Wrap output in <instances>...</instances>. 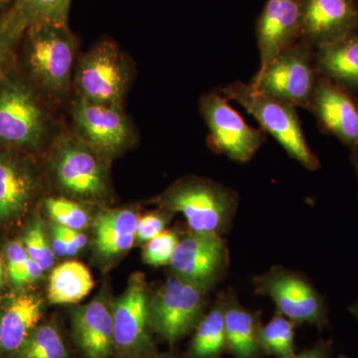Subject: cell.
Here are the masks:
<instances>
[{"label": "cell", "instance_id": "9c48e42d", "mask_svg": "<svg viewBox=\"0 0 358 358\" xmlns=\"http://www.w3.org/2000/svg\"><path fill=\"white\" fill-rule=\"evenodd\" d=\"M150 294L145 275L136 272L114 300L115 358H152L159 353L150 320Z\"/></svg>", "mask_w": 358, "mask_h": 358}, {"label": "cell", "instance_id": "7bdbcfd3", "mask_svg": "<svg viewBox=\"0 0 358 358\" xmlns=\"http://www.w3.org/2000/svg\"><path fill=\"white\" fill-rule=\"evenodd\" d=\"M355 99H357V102H358V93L357 94V95H355Z\"/></svg>", "mask_w": 358, "mask_h": 358}, {"label": "cell", "instance_id": "e0dca14e", "mask_svg": "<svg viewBox=\"0 0 358 358\" xmlns=\"http://www.w3.org/2000/svg\"><path fill=\"white\" fill-rule=\"evenodd\" d=\"M138 212L134 208L99 207L92 219L93 255L103 270L114 267L136 243Z\"/></svg>", "mask_w": 358, "mask_h": 358}, {"label": "cell", "instance_id": "d4e9b609", "mask_svg": "<svg viewBox=\"0 0 358 358\" xmlns=\"http://www.w3.org/2000/svg\"><path fill=\"white\" fill-rule=\"evenodd\" d=\"M13 358H75L62 329L55 320L41 322Z\"/></svg>", "mask_w": 358, "mask_h": 358}, {"label": "cell", "instance_id": "b9f144b4", "mask_svg": "<svg viewBox=\"0 0 358 358\" xmlns=\"http://www.w3.org/2000/svg\"><path fill=\"white\" fill-rule=\"evenodd\" d=\"M338 358H348V357L345 355H339Z\"/></svg>", "mask_w": 358, "mask_h": 358}, {"label": "cell", "instance_id": "9a60e30c", "mask_svg": "<svg viewBox=\"0 0 358 358\" xmlns=\"http://www.w3.org/2000/svg\"><path fill=\"white\" fill-rule=\"evenodd\" d=\"M357 32V0H301V40L313 48Z\"/></svg>", "mask_w": 358, "mask_h": 358}, {"label": "cell", "instance_id": "8d00e7d4", "mask_svg": "<svg viewBox=\"0 0 358 358\" xmlns=\"http://www.w3.org/2000/svg\"><path fill=\"white\" fill-rule=\"evenodd\" d=\"M152 358H187L185 353H180L176 352V350H169V352H159L157 353L155 357Z\"/></svg>", "mask_w": 358, "mask_h": 358}, {"label": "cell", "instance_id": "74e56055", "mask_svg": "<svg viewBox=\"0 0 358 358\" xmlns=\"http://www.w3.org/2000/svg\"><path fill=\"white\" fill-rule=\"evenodd\" d=\"M13 3L14 0H0V18L10 10Z\"/></svg>", "mask_w": 358, "mask_h": 358}, {"label": "cell", "instance_id": "f1b7e54d", "mask_svg": "<svg viewBox=\"0 0 358 358\" xmlns=\"http://www.w3.org/2000/svg\"><path fill=\"white\" fill-rule=\"evenodd\" d=\"M22 243L28 256L38 263L44 272L53 267L57 257L51 248L43 219L37 216L30 221L29 225L26 228Z\"/></svg>", "mask_w": 358, "mask_h": 358}, {"label": "cell", "instance_id": "f35d334b", "mask_svg": "<svg viewBox=\"0 0 358 358\" xmlns=\"http://www.w3.org/2000/svg\"><path fill=\"white\" fill-rule=\"evenodd\" d=\"M352 162L353 166H355V171H357L358 178V150H353L352 155Z\"/></svg>", "mask_w": 358, "mask_h": 358}, {"label": "cell", "instance_id": "3957f363", "mask_svg": "<svg viewBox=\"0 0 358 358\" xmlns=\"http://www.w3.org/2000/svg\"><path fill=\"white\" fill-rule=\"evenodd\" d=\"M219 91L228 100L237 102L253 115L261 129L270 134L292 159L308 171L320 169V159L306 140L296 112L298 108L264 95L251 84L243 82H234Z\"/></svg>", "mask_w": 358, "mask_h": 358}, {"label": "cell", "instance_id": "603a6c76", "mask_svg": "<svg viewBox=\"0 0 358 358\" xmlns=\"http://www.w3.org/2000/svg\"><path fill=\"white\" fill-rule=\"evenodd\" d=\"M185 355L187 358H223L227 355L222 294L199 320Z\"/></svg>", "mask_w": 358, "mask_h": 358}, {"label": "cell", "instance_id": "484cf974", "mask_svg": "<svg viewBox=\"0 0 358 358\" xmlns=\"http://www.w3.org/2000/svg\"><path fill=\"white\" fill-rule=\"evenodd\" d=\"M72 0H14L9 13L26 30L40 22L67 24Z\"/></svg>", "mask_w": 358, "mask_h": 358}, {"label": "cell", "instance_id": "ffe728a7", "mask_svg": "<svg viewBox=\"0 0 358 358\" xmlns=\"http://www.w3.org/2000/svg\"><path fill=\"white\" fill-rule=\"evenodd\" d=\"M221 294L227 355L232 358H265L260 343L263 313L243 307L233 289Z\"/></svg>", "mask_w": 358, "mask_h": 358}, {"label": "cell", "instance_id": "d590c367", "mask_svg": "<svg viewBox=\"0 0 358 358\" xmlns=\"http://www.w3.org/2000/svg\"><path fill=\"white\" fill-rule=\"evenodd\" d=\"M44 270L38 263L31 258H28L25 268V286L39 282L43 277Z\"/></svg>", "mask_w": 358, "mask_h": 358}, {"label": "cell", "instance_id": "5b68a950", "mask_svg": "<svg viewBox=\"0 0 358 358\" xmlns=\"http://www.w3.org/2000/svg\"><path fill=\"white\" fill-rule=\"evenodd\" d=\"M319 78L315 48L300 39L260 68L250 84L264 95L308 110Z\"/></svg>", "mask_w": 358, "mask_h": 358}, {"label": "cell", "instance_id": "4316f807", "mask_svg": "<svg viewBox=\"0 0 358 358\" xmlns=\"http://www.w3.org/2000/svg\"><path fill=\"white\" fill-rule=\"evenodd\" d=\"M296 327L291 320L275 312L261 329V348L266 357L293 358L296 355Z\"/></svg>", "mask_w": 358, "mask_h": 358}, {"label": "cell", "instance_id": "277c9868", "mask_svg": "<svg viewBox=\"0 0 358 358\" xmlns=\"http://www.w3.org/2000/svg\"><path fill=\"white\" fill-rule=\"evenodd\" d=\"M26 62L37 84L53 96L69 91L74 73L76 42L67 24L40 22L28 26Z\"/></svg>", "mask_w": 358, "mask_h": 358}, {"label": "cell", "instance_id": "8992f818", "mask_svg": "<svg viewBox=\"0 0 358 358\" xmlns=\"http://www.w3.org/2000/svg\"><path fill=\"white\" fill-rule=\"evenodd\" d=\"M208 293L171 274L150 294V310L155 336L173 348L194 331L207 310Z\"/></svg>", "mask_w": 358, "mask_h": 358}, {"label": "cell", "instance_id": "83f0119b", "mask_svg": "<svg viewBox=\"0 0 358 358\" xmlns=\"http://www.w3.org/2000/svg\"><path fill=\"white\" fill-rule=\"evenodd\" d=\"M44 210L50 222L69 229L84 231L92 224L89 205L68 197H48L44 200Z\"/></svg>", "mask_w": 358, "mask_h": 358}, {"label": "cell", "instance_id": "e575fe53", "mask_svg": "<svg viewBox=\"0 0 358 358\" xmlns=\"http://www.w3.org/2000/svg\"><path fill=\"white\" fill-rule=\"evenodd\" d=\"M49 231H50L49 241H50L51 248L53 250L55 256L57 258L67 257V246H66L64 238L59 230L58 225L52 223Z\"/></svg>", "mask_w": 358, "mask_h": 358}, {"label": "cell", "instance_id": "6da1fadb", "mask_svg": "<svg viewBox=\"0 0 358 358\" xmlns=\"http://www.w3.org/2000/svg\"><path fill=\"white\" fill-rule=\"evenodd\" d=\"M110 160L76 134H63L52 148L49 167L62 196L101 207L112 194Z\"/></svg>", "mask_w": 358, "mask_h": 358}, {"label": "cell", "instance_id": "5bb4252c", "mask_svg": "<svg viewBox=\"0 0 358 358\" xmlns=\"http://www.w3.org/2000/svg\"><path fill=\"white\" fill-rule=\"evenodd\" d=\"M114 300L102 288L89 303L71 310L70 338L81 358H115Z\"/></svg>", "mask_w": 358, "mask_h": 358}, {"label": "cell", "instance_id": "ac0fdd59", "mask_svg": "<svg viewBox=\"0 0 358 358\" xmlns=\"http://www.w3.org/2000/svg\"><path fill=\"white\" fill-rule=\"evenodd\" d=\"M301 0H267L257 20L260 68L301 39Z\"/></svg>", "mask_w": 358, "mask_h": 358}, {"label": "cell", "instance_id": "7a4b0ae2", "mask_svg": "<svg viewBox=\"0 0 358 358\" xmlns=\"http://www.w3.org/2000/svg\"><path fill=\"white\" fill-rule=\"evenodd\" d=\"M159 208L185 216L190 231L223 236L239 206L236 190L196 176H186L152 200Z\"/></svg>", "mask_w": 358, "mask_h": 358}, {"label": "cell", "instance_id": "2e32d148", "mask_svg": "<svg viewBox=\"0 0 358 358\" xmlns=\"http://www.w3.org/2000/svg\"><path fill=\"white\" fill-rule=\"evenodd\" d=\"M320 128L350 150H358V102L352 94L320 77L308 110Z\"/></svg>", "mask_w": 358, "mask_h": 358}, {"label": "cell", "instance_id": "1f68e13d", "mask_svg": "<svg viewBox=\"0 0 358 358\" xmlns=\"http://www.w3.org/2000/svg\"><path fill=\"white\" fill-rule=\"evenodd\" d=\"M173 212L159 208V210L148 212L138 219L136 233V244L145 245L155 236L166 230L167 224L171 222Z\"/></svg>", "mask_w": 358, "mask_h": 358}, {"label": "cell", "instance_id": "ab89813d", "mask_svg": "<svg viewBox=\"0 0 358 358\" xmlns=\"http://www.w3.org/2000/svg\"><path fill=\"white\" fill-rule=\"evenodd\" d=\"M348 310H350V312L352 315H355V319L358 320V301H355V303H352Z\"/></svg>", "mask_w": 358, "mask_h": 358}, {"label": "cell", "instance_id": "52a82bcc", "mask_svg": "<svg viewBox=\"0 0 358 358\" xmlns=\"http://www.w3.org/2000/svg\"><path fill=\"white\" fill-rule=\"evenodd\" d=\"M253 284L257 294L270 298L277 312L296 327L310 324L322 331L329 326L326 298L300 273L274 266L254 277Z\"/></svg>", "mask_w": 358, "mask_h": 358}, {"label": "cell", "instance_id": "30bf717a", "mask_svg": "<svg viewBox=\"0 0 358 358\" xmlns=\"http://www.w3.org/2000/svg\"><path fill=\"white\" fill-rule=\"evenodd\" d=\"M48 134V121L34 92L25 83L0 80V145L36 150Z\"/></svg>", "mask_w": 358, "mask_h": 358}, {"label": "cell", "instance_id": "836d02e7", "mask_svg": "<svg viewBox=\"0 0 358 358\" xmlns=\"http://www.w3.org/2000/svg\"><path fill=\"white\" fill-rule=\"evenodd\" d=\"M334 352L333 341L320 338L313 348L296 353L293 358H331Z\"/></svg>", "mask_w": 358, "mask_h": 358}, {"label": "cell", "instance_id": "7c38bea8", "mask_svg": "<svg viewBox=\"0 0 358 358\" xmlns=\"http://www.w3.org/2000/svg\"><path fill=\"white\" fill-rule=\"evenodd\" d=\"M229 264L223 236L188 230L181 235L169 266L173 274L209 293L223 281Z\"/></svg>", "mask_w": 358, "mask_h": 358}, {"label": "cell", "instance_id": "7402d4cb", "mask_svg": "<svg viewBox=\"0 0 358 358\" xmlns=\"http://www.w3.org/2000/svg\"><path fill=\"white\" fill-rule=\"evenodd\" d=\"M315 67L327 78L353 96L358 93V32L315 48Z\"/></svg>", "mask_w": 358, "mask_h": 358}, {"label": "cell", "instance_id": "ba28073f", "mask_svg": "<svg viewBox=\"0 0 358 358\" xmlns=\"http://www.w3.org/2000/svg\"><path fill=\"white\" fill-rule=\"evenodd\" d=\"M131 65L117 45L101 42L75 66L73 83L80 99L103 106H122L131 82Z\"/></svg>", "mask_w": 358, "mask_h": 358}, {"label": "cell", "instance_id": "8fae6325", "mask_svg": "<svg viewBox=\"0 0 358 358\" xmlns=\"http://www.w3.org/2000/svg\"><path fill=\"white\" fill-rule=\"evenodd\" d=\"M220 91L209 92L200 98L199 110L209 129V148L216 154L246 164L266 143V133L244 121Z\"/></svg>", "mask_w": 358, "mask_h": 358}, {"label": "cell", "instance_id": "60d3db41", "mask_svg": "<svg viewBox=\"0 0 358 358\" xmlns=\"http://www.w3.org/2000/svg\"><path fill=\"white\" fill-rule=\"evenodd\" d=\"M4 282V273H3V264H2L1 258H0V289L3 287Z\"/></svg>", "mask_w": 358, "mask_h": 358}, {"label": "cell", "instance_id": "4dcf8cb0", "mask_svg": "<svg viewBox=\"0 0 358 358\" xmlns=\"http://www.w3.org/2000/svg\"><path fill=\"white\" fill-rule=\"evenodd\" d=\"M25 30L7 13L0 18V80L6 76L14 44Z\"/></svg>", "mask_w": 358, "mask_h": 358}, {"label": "cell", "instance_id": "4fadbf2b", "mask_svg": "<svg viewBox=\"0 0 358 358\" xmlns=\"http://www.w3.org/2000/svg\"><path fill=\"white\" fill-rule=\"evenodd\" d=\"M75 134L96 152L112 159L134 143V131L122 106H103L80 99L72 108Z\"/></svg>", "mask_w": 358, "mask_h": 358}, {"label": "cell", "instance_id": "d6a6232c", "mask_svg": "<svg viewBox=\"0 0 358 358\" xmlns=\"http://www.w3.org/2000/svg\"><path fill=\"white\" fill-rule=\"evenodd\" d=\"M7 274L16 288L25 286V268L28 256L22 241H11L6 246Z\"/></svg>", "mask_w": 358, "mask_h": 358}, {"label": "cell", "instance_id": "44dd1931", "mask_svg": "<svg viewBox=\"0 0 358 358\" xmlns=\"http://www.w3.org/2000/svg\"><path fill=\"white\" fill-rule=\"evenodd\" d=\"M36 190L37 180L29 164L0 152V223L24 215Z\"/></svg>", "mask_w": 358, "mask_h": 358}, {"label": "cell", "instance_id": "d6986e66", "mask_svg": "<svg viewBox=\"0 0 358 358\" xmlns=\"http://www.w3.org/2000/svg\"><path fill=\"white\" fill-rule=\"evenodd\" d=\"M45 300L29 291L0 296V358H13L43 319Z\"/></svg>", "mask_w": 358, "mask_h": 358}, {"label": "cell", "instance_id": "f546056e", "mask_svg": "<svg viewBox=\"0 0 358 358\" xmlns=\"http://www.w3.org/2000/svg\"><path fill=\"white\" fill-rule=\"evenodd\" d=\"M180 236L176 229L162 231L154 239L143 245V262L155 267L169 265Z\"/></svg>", "mask_w": 358, "mask_h": 358}, {"label": "cell", "instance_id": "cb8c5ba5", "mask_svg": "<svg viewBox=\"0 0 358 358\" xmlns=\"http://www.w3.org/2000/svg\"><path fill=\"white\" fill-rule=\"evenodd\" d=\"M94 288L89 268L79 261H67L52 270L47 298L53 305H74Z\"/></svg>", "mask_w": 358, "mask_h": 358}]
</instances>
